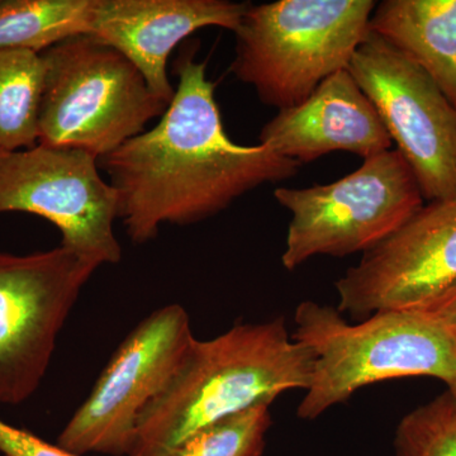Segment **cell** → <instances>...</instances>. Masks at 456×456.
<instances>
[{"label":"cell","instance_id":"1","mask_svg":"<svg viewBox=\"0 0 456 456\" xmlns=\"http://www.w3.org/2000/svg\"><path fill=\"white\" fill-rule=\"evenodd\" d=\"M194 55L189 49L176 59L178 86L158 125L99 159L134 244L154 240L165 224L211 218L260 185L294 178L302 167L268 146L228 137L216 84Z\"/></svg>","mask_w":456,"mask_h":456},{"label":"cell","instance_id":"2","mask_svg":"<svg viewBox=\"0 0 456 456\" xmlns=\"http://www.w3.org/2000/svg\"><path fill=\"white\" fill-rule=\"evenodd\" d=\"M314 355L283 318L194 338L163 391L145 408L127 456H167L198 431L293 389L310 387Z\"/></svg>","mask_w":456,"mask_h":456},{"label":"cell","instance_id":"3","mask_svg":"<svg viewBox=\"0 0 456 456\" xmlns=\"http://www.w3.org/2000/svg\"><path fill=\"white\" fill-rule=\"evenodd\" d=\"M294 323V340L314 355L299 419H316L359 389L397 378H435L456 393V338L430 312H378L351 325L338 308L303 301Z\"/></svg>","mask_w":456,"mask_h":456},{"label":"cell","instance_id":"4","mask_svg":"<svg viewBox=\"0 0 456 456\" xmlns=\"http://www.w3.org/2000/svg\"><path fill=\"white\" fill-rule=\"evenodd\" d=\"M373 0H278L250 4L236 29L230 70L278 110L299 106L349 68L369 33Z\"/></svg>","mask_w":456,"mask_h":456},{"label":"cell","instance_id":"5","mask_svg":"<svg viewBox=\"0 0 456 456\" xmlns=\"http://www.w3.org/2000/svg\"><path fill=\"white\" fill-rule=\"evenodd\" d=\"M41 55L46 71L38 145L70 147L101 159L145 132L169 106L131 60L94 36H74Z\"/></svg>","mask_w":456,"mask_h":456},{"label":"cell","instance_id":"6","mask_svg":"<svg viewBox=\"0 0 456 456\" xmlns=\"http://www.w3.org/2000/svg\"><path fill=\"white\" fill-rule=\"evenodd\" d=\"M274 197L292 216L281 256L289 272L320 255L367 253L407 224L425 200L397 149L330 184L278 188Z\"/></svg>","mask_w":456,"mask_h":456},{"label":"cell","instance_id":"7","mask_svg":"<svg viewBox=\"0 0 456 456\" xmlns=\"http://www.w3.org/2000/svg\"><path fill=\"white\" fill-rule=\"evenodd\" d=\"M193 340L191 318L182 305L149 314L119 345L60 432L57 445L79 456L130 454L141 413L163 391Z\"/></svg>","mask_w":456,"mask_h":456},{"label":"cell","instance_id":"8","mask_svg":"<svg viewBox=\"0 0 456 456\" xmlns=\"http://www.w3.org/2000/svg\"><path fill=\"white\" fill-rule=\"evenodd\" d=\"M99 266L69 248L0 251V403H23L41 386L57 338Z\"/></svg>","mask_w":456,"mask_h":456},{"label":"cell","instance_id":"9","mask_svg":"<svg viewBox=\"0 0 456 456\" xmlns=\"http://www.w3.org/2000/svg\"><path fill=\"white\" fill-rule=\"evenodd\" d=\"M99 169L97 156L70 147L0 150V213L38 216L61 232L62 248L98 266L119 263L118 193Z\"/></svg>","mask_w":456,"mask_h":456},{"label":"cell","instance_id":"10","mask_svg":"<svg viewBox=\"0 0 456 456\" xmlns=\"http://www.w3.org/2000/svg\"><path fill=\"white\" fill-rule=\"evenodd\" d=\"M347 70L430 202L456 198V108L408 57L369 31Z\"/></svg>","mask_w":456,"mask_h":456},{"label":"cell","instance_id":"11","mask_svg":"<svg viewBox=\"0 0 456 456\" xmlns=\"http://www.w3.org/2000/svg\"><path fill=\"white\" fill-rule=\"evenodd\" d=\"M456 285V204L431 202L338 281L340 314L424 310Z\"/></svg>","mask_w":456,"mask_h":456},{"label":"cell","instance_id":"12","mask_svg":"<svg viewBox=\"0 0 456 456\" xmlns=\"http://www.w3.org/2000/svg\"><path fill=\"white\" fill-rule=\"evenodd\" d=\"M250 4L231 0H93L88 35L131 60L156 97L170 104L175 89L167 68L174 49L207 27L235 33Z\"/></svg>","mask_w":456,"mask_h":456},{"label":"cell","instance_id":"13","mask_svg":"<svg viewBox=\"0 0 456 456\" xmlns=\"http://www.w3.org/2000/svg\"><path fill=\"white\" fill-rule=\"evenodd\" d=\"M259 143L301 165L334 151L367 160L392 149L379 114L347 69L327 77L307 101L278 110Z\"/></svg>","mask_w":456,"mask_h":456},{"label":"cell","instance_id":"14","mask_svg":"<svg viewBox=\"0 0 456 456\" xmlns=\"http://www.w3.org/2000/svg\"><path fill=\"white\" fill-rule=\"evenodd\" d=\"M369 31L419 66L456 108V0H384Z\"/></svg>","mask_w":456,"mask_h":456},{"label":"cell","instance_id":"15","mask_svg":"<svg viewBox=\"0 0 456 456\" xmlns=\"http://www.w3.org/2000/svg\"><path fill=\"white\" fill-rule=\"evenodd\" d=\"M93 0H0V50L42 53L88 35Z\"/></svg>","mask_w":456,"mask_h":456},{"label":"cell","instance_id":"16","mask_svg":"<svg viewBox=\"0 0 456 456\" xmlns=\"http://www.w3.org/2000/svg\"><path fill=\"white\" fill-rule=\"evenodd\" d=\"M44 57L27 50H0V150L38 145V112L45 84Z\"/></svg>","mask_w":456,"mask_h":456},{"label":"cell","instance_id":"17","mask_svg":"<svg viewBox=\"0 0 456 456\" xmlns=\"http://www.w3.org/2000/svg\"><path fill=\"white\" fill-rule=\"evenodd\" d=\"M395 456H456V393L446 389L399 421Z\"/></svg>","mask_w":456,"mask_h":456},{"label":"cell","instance_id":"18","mask_svg":"<svg viewBox=\"0 0 456 456\" xmlns=\"http://www.w3.org/2000/svg\"><path fill=\"white\" fill-rule=\"evenodd\" d=\"M270 426L269 404H257L198 431L167 456H261Z\"/></svg>","mask_w":456,"mask_h":456},{"label":"cell","instance_id":"19","mask_svg":"<svg viewBox=\"0 0 456 456\" xmlns=\"http://www.w3.org/2000/svg\"><path fill=\"white\" fill-rule=\"evenodd\" d=\"M0 452L4 456H79L46 443L32 432L14 428L0 419Z\"/></svg>","mask_w":456,"mask_h":456},{"label":"cell","instance_id":"20","mask_svg":"<svg viewBox=\"0 0 456 456\" xmlns=\"http://www.w3.org/2000/svg\"><path fill=\"white\" fill-rule=\"evenodd\" d=\"M424 311L430 312L443 321L456 338V285L424 308Z\"/></svg>","mask_w":456,"mask_h":456},{"label":"cell","instance_id":"21","mask_svg":"<svg viewBox=\"0 0 456 456\" xmlns=\"http://www.w3.org/2000/svg\"><path fill=\"white\" fill-rule=\"evenodd\" d=\"M452 202H454V203L456 204V198H455V200H452Z\"/></svg>","mask_w":456,"mask_h":456}]
</instances>
